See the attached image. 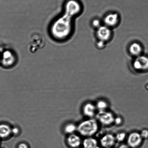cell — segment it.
Wrapping results in <instances>:
<instances>
[{"label":"cell","mask_w":148,"mask_h":148,"mask_svg":"<svg viewBox=\"0 0 148 148\" xmlns=\"http://www.w3.org/2000/svg\"><path fill=\"white\" fill-rule=\"evenodd\" d=\"M11 133V129L7 125H0V138H5Z\"/></svg>","instance_id":"obj_14"},{"label":"cell","mask_w":148,"mask_h":148,"mask_svg":"<svg viewBox=\"0 0 148 148\" xmlns=\"http://www.w3.org/2000/svg\"><path fill=\"white\" fill-rule=\"evenodd\" d=\"M119 148H130L128 146V145L126 144H122L120 145Z\"/></svg>","instance_id":"obj_24"},{"label":"cell","mask_w":148,"mask_h":148,"mask_svg":"<svg viewBox=\"0 0 148 148\" xmlns=\"http://www.w3.org/2000/svg\"><path fill=\"white\" fill-rule=\"evenodd\" d=\"M1 59H0V62H1Z\"/></svg>","instance_id":"obj_26"},{"label":"cell","mask_w":148,"mask_h":148,"mask_svg":"<svg viewBox=\"0 0 148 148\" xmlns=\"http://www.w3.org/2000/svg\"><path fill=\"white\" fill-rule=\"evenodd\" d=\"M67 143L69 146L73 148H77L80 146L82 141L81 138L77 135L70 134L67 139Z\"/></svg>","instance_id":"obj_11"},{"label":"cell","mask_w":148,"mask_h":148,"mask_svg":"<svg viewBox=\"0 0 148 148\" xmlns=\"http://www.w3.org/2000/svg\"><path fill=\"white\" fill-rule=\"evenodd\" d=\"M122 119L120 117H118L114 119V122L115 124L117 125H119L121 124L122 123Z\"/></svg>","instance_id":"obj_22"},{"label":"cell","mask_w":148,"mask_h":148,"mask_svg":"<svg viewBox=\"0 0 148 148\" xmlns=\"http://www.w3.org/2000/svg\"><path fill=\"white\" fill-rule=\"evenodd\" d=\"M133 66L136 71L148 70V57L142 55L136 57L133 61Z\"/></svg>","instance_id":"obj_6"},{"label":"cell","mask_w":148,"mask_h":148,"mask_svg":"<svg viewBox=\"0 0 148 148\" xmlns=\"http://www.w3.org/2000/svg\"><path fill=\"white\" fill-rule=\"evenodd\" d=\"M1 60V64L4 67H12L16 63L17 56L14 51L7 50L3 53Z\"/></svg>","instance_id":"obj_3"},{"label":"cell","mask_w":148,"mask_h":148,"mask_svg":"<svg viewBox=\"0 0 148 148\" xmlns=\"http://www.w3.org/2000/svg\"><path fill=\"white\" fill-rule=\"evenodd\" d=\"M96 107L99 111H105L106 109L108 107V104L103 100H100L97 103Z\"/></svg>","instance_id":"obj_16"},{"label":"cell","mask_w":148,"mask_h":148,"mask_svg":"<svg viewBox=\"0 0 148 148\" xmlns=\"http://www.w3.org/2000/svg\"><path fill=\"white\" fill-rule=\"evenodd\" d=\"M111 29L105 25L101 26L97 29L96 36L99 40L107 42L112 37Z\"/></svg>","instance_id":"obj_4"},{"label":"cell","mask_w":148,"mask_h":148,"mask_svg":"<svg viewBox=\"0 0 148 148\" xmlns=\"http://www.w3.org/2000/svg\"><path fill=\"white\" fill-rule=\"evenodd\" d=\"M143 139L140 133L134 132L128 136L127 145L130 148H137L141 144Z\"/></svg>","instance_id":"obj_7"},{"label":"cell","mask_w":148,"mask_h":148,"mask_svg":"<svg viewBox=\"0 0 148 148\" xmlns=\"http://www.w3.org/2000/svg\"><path fill=\"white\" fill-rule=\"evenodd\" d=\"M96 108V107L91 103H87L84 106L83 108L84 115L87 117L92 118L95 115Z\"/></svg>","instance_id":"obj_12"},{"label":"cell","mask_w":148,"mask_h":148,"mask_svg":"<svg viewBox=\"0 0 148 148\" xmlns=\"http://www.w3.org/2000/svg\"><path fill=\"white\" fill-rule=\"evenodd\" d=\"M96 148H101L98 147V146H97V147Z\"/></svg>","instance_id":"obj_25"},{"label":"cell","mask_w":148,"mask_h":148,"mask_svg":"<svg viewBox=\"0 0 148 148\" xmlns=\"http://www.w3.org/2000/svg\"><path fill=\"white\" fill-rule=\"evenodd\" d=\"M92 25L93 27H95L97 29L101 26V21L98 19H95L93 20Z\"/></svg>","instance_id":"obj_18"},{"label":"cell","mask_w":148,"mask_h":148,"mask_svg":"<svg viewBox=\"0 0 148 148\" xmlns=\"http://www.w3.org/2000/svg\"><path fill=\"white\" fill-rule=\"evenodd\" d=\"M115 137L111 134H107L101 138L100 143L104 148H110L114 146L116 141Z\"/></svg>","instance_id":"obj_9"},{"label":"cell","mask_w":148,"mask_h":148,"mask_svg":"<svg viewBox=\"0 0 148 148\" xmlns=\"http://www.w3.org/2000/svg\"><path fill=\"white\" fill-rule=\"evenodd\" d=\"M140 134L143 138H148V130H143Z\"/></svg>","instance_id":"obj_19"},{"label":"cell","mask_w":148,"mask_h":148,"mask_svg":"<svg viewBox=\"0 0 148 148\" xmlns=\"http://www.w3.org/2000/svg\"><path fill=\"white\" fill-rule=\"evenodd\" d=\"M99 121L104 125H109L114 122V117L112 113L105 111H99L96 114Z\"/></svg>","instance_id":"obj_5"},{"label":"cell","mask_w":148,"mask_h":148,"mask_svg":"<svg viewBox=\"0 0 148 148\" xmlns=\"http://www.w3.org/2000/svg\"><path fill=\"white\" fill-rule=\"evenodd\" d=\"M106 43L104 42L99 40L98 42L97 43V46L99 49H102L105 46Z\"/></svg>","instance_id":"obj_20"},{"label":"cell","mask_w":148,"mask_h":148,"mask_svg":"<svg viewBox=\"0 0 148 148\" xmlns=\"http://www.w3.org/2000/svg\"><path fill=\"white\" fill-rule=\"evenodd\" d=\"M98 141L95 139L88 137L82 142L84 148H96L98 146Z\"/></svg>","instance_id":"obj_13"},{"label":"cell","mask_w":148,"mask_h":148,"mask_svg":"<svg viewBox=\"0 0 148 148\" xmlns=\"http://www.w3.org/2000/svg\"><path fill=\"white\" fill-rule=\"evenodd\" d=\"M120 21V17L117 13H111L106 16L104 19L105 25L110 27H115L118 25Z\"/></svg>","instance_id":"obj_8"},{"label":"cell","mask_w":148,"mask_h":148,"mask_svg":"<svg viewBox=\"0 0 148 148\" xmlns=\"http://www.w3.org/2000/svg\"><path fill=\"white\" fill-rule=\"evenodd\" d=\"M126 136L125 133L124 132L119 133L116 136V140L119 142H123L125 139Z\"/></svg>","instance_id":"obj_17"},{"label":"cell","mask_w":148,"mask_h":148,"mask_svg":"<svg viewBox=\"0 0 148 148\" xmlns=\"http://www.w3.org/2000/svg\"><path fill=\"white\" fill-rule=\"evenodd\" d=\"M19 132V130L17 127H14L11 129V133H12L13 134H18Z\"/></svg>","instance_id":"obj_21"},{"label":"cell","mask_w":148,"mask_h":148,"mask_svg":"<svg viewBox=\"0 0 148 148\" xmlns=\"http://www.w3.org/2000/svg\"><path fill=\"white\" fill-rule=\"evenodd\" d=\"M82 10V4L79 0H67L62 14L50 25L49 33L52 38L58 42L69 39L74 31L73 18L80 14Z\"/></svg>","instance_id":"obj_1"},{"label":"cell","mask_w":148,"mask_h":148,"mask_svg":"<svg viewBox=\"0 0 148 148\" xmlns=\"http://www.w3.org/2000/svg\"><path fill=\"white\" fill-rule=\"evenodd\" d=\"M77 130V127L75 124L70 123L67 125L65 127V131L66 133L71 134Z\"/></svg>","instance_id":"obj_15"},{"label":"cell","mask_w":148,"mask_h":148,"mask_svg":"<svg viewBox=\"0 0 148 148\" xmlns=\"http://www.w3.org/2000/svg\"><path fill=\"white\" fill-rule=\"evenodd\" d=\"M99 125L97 120L93 119L85 120L77 127V130L83 136L91 137L98 131Z\"/></svg>","instance_id":"obj_2"},{"label":"cell","mask_w":148,"mask_h":148,"mask_svg":"<svg viewBox=\"0 0 148 148\" xmlns=\"http://www.w3.org/2000/svg\"><path fill=\"white\" fill-rule=\"evenodd\" d=\"M143 50L141 45L136 42L132 43L129 47V51L130 55L136 58L141 55Z\"/></svg>","instance_id":"obj_10"},{"label":"cell","mask_w":148,"mask_h":148,"mask_svg":"<svg viewBox=\"0 0 148 148\" xmlns=\"http://www.w3.org/2000/svg\"><path fill=\"white\" fill-rule=\"evenodd\" d=\"M18 148H28L27 145L25 143H21L19 145Z\"/></svg>","instance_id":"obj_23"}]
</instances>
